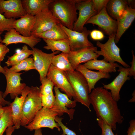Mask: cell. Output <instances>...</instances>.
I'll use <instances>...</instances> for the list:
<instances>
[{
	"label": "cell",
	"instance_id": "681fc988",
	"mask_svg": "<svg viewBox=\"0 0 135 135\" xmlns=\"http://www.w3.org/2000/svg\"><path fill=\"white\" fill-rule=\"evenodd\" d=\"M2 33L0 32V42H1L2 40V39L1 36V35Z\"/></svg>",
	"mask_w": 135,
	"mask_h": 135
},
{
	"label": "cell",
	"instance_id": "4dcf8cb0",
	"mask_svg": "<svg viewBox=\"0 0 135 135\" xmlns=\"http://www.w3.org/2000/svg\"><path fill=\"white\" fill-rule=\"evenodd\" d=\"M54 89L56 100L68 108H73L76 106V101L70 100L66 94L61 93L58 88L54 87Z\"/></svg>",
	"mask_w": 135,
	"mask_h": 135
},
{
	"label": "cell",
	"instance_id": "d6a6232c",
	"mask_svg": "<svg viewBox=\"0 0 135 135\" xmlns=\"http://www.w3.org/2000/svg\"><path fill=\"white\" fill-rule=\"evenodd\" d=\"M40 81L42 85L39 88L41 96L48 95L53 92L54 85L50 80L46 77Z\"/></svg>",
	"mask_w": 135,
	"mask_h": 135
},
{
	"label": "cell",
	"instance_id": "ffe728a7",
	"mask_svg": "<svg viewBox=\"0 0 135 135\" xmlns=\"http://www.w3.org/2000/svg\"><path fill=\"white\" fill-rule=\"evenodd\" d=\"M76 70L81 73L86 79L88 84L90 94L95 88V85L99 80L103 78L108 79L111 77L109 73L93 71L81 64L78 66Z\"/></svg>",
	"mask_w": 135,
	"mask_h": 135
},
{
	"label": "cell",
	"instance_id": "f35d334b",
	"mask_svg": "<svg viewBox=\"0 0 135 135\" xmlns=\"http://www.w3.org/2000/svg\"><path fill=\"white\" fill-rule=\"evenodd\" d=\"M91 38L95 40H101L104 39V36L101 31L97 30H94L90 33Z\"/></svg>",
	"mask_w": 135,
	"mask_h": 135
},
{
	"label": "cell",
	"instance_id": "7c38bea8",
	"mask_svg": "<svg viewBox=\"0 0 135 135\" xmlns=\"http://www.w3.org/2000/svg\"><path fill=\"white\" fill-rule=\"evenodd\" d=\"M76 6L79 11V15L73 30L81 32L88 20L98 13L93 8L92 0H80L76 3Z\"/></svg>",
	"mask_w": 135,
	"mask_h": 135
},
{
	"label": "cell",
	"instance_id": "7dc6e473",
	"mask_svg": "<svg viewBox=\"0 0 135 135\" xmlns=\"http://www.w3.org/2000/svg\"><path fill=\"white\" fill-rule=\"evenodd\" d=\"M4 112V109L2 106L0 105V118L3 115Z\"/></svg>",
	"mask_w": 135,
	"mask_h": 135
},
{
	"label": "cell",
	"instance_id": "8fae6325",
	"mask_svg": "<svg viewBox=\"0 0 135 135\" xmlns=\"http://www.w3.org/2000/svg\"><path fill=\"white\" fill-rule=\"evenodd\" d=\"M96 25L109 36L116 34L117 28V21L108 15L106 7L104 8L98 13L90 18L86 24Z\"/></svg>",
	"mask_w": 135,
	"mask_h": 135
},
{
	"label": "cell",
	"instance_id": "484cf974",
	"mask_svg": "<svg viewBox=\"0 0 135 135\" xmlns=\"http://www.w3.org/2000/svg\"><path fill=\"white\" fill-rule=\"evenodd\" d=\"M60 24L56 25L51 29L43 33L32 34L42 39L58 40L68 38L67 35L60 27Z\"/></svg>",
	"mask_w": 135,
	"mask_h": 135
},
{
	"label": "cell",
	"instance_id": "e575fe53",
	"mask_svg": "<svg viewBox=\"0 0 135 135\" xmlns=\"http://www.w3.org/2000/svg\"><path fill=\"white\" fill-rule=\"evenodd\" d=\"M56 100L53 92L46 96H41L42 103L43 107L50 109L53 106Z\"/></svg>",
	"mask_w": 135,
	"mask_h": 135
},
{
	"label": "cell",
	"instance_id": "7402d4cb",
	"mask_svg": "<svg viewBox=\"0 0 135 135\" xmlns=\"http://www.w3.org/2000/svg\"><path fill=\"white\" fill-rule=\"evenodd\" d=\"M22 6L26 14L35 16L49 8L53 0H22Z\"/></svg>",
	"mask_w": 135,
	"mask_h": 135
},
{
	"label": "cell",
	"instance_id": "ee69618b",
	"mask_svg": "<svg viewBox=\"0 0 135 135\" xmlns=\"http://www.w3.org/2000/svg\"><path fill=\"white\" fill-rule=\"evenodd\" d=\"M15 130L16 129L14 126L9 127L7 128L5 131L6 133V135H12Z\"/></svg>",
	"mask_w": 135,
	"mask_h": 135
},
{
	"label": "cell",
	"instance_id": "d6986e66",
	"mask_svg": "<svg viewBox=\"0 0 135 135\" xmlns=\"http://www.w3.org/2000/svg\"><path fill=\"white\" fill-rule=\"evenodd\" d=\"M135 18V10L128 6L123 14L117 19V28L115 41L118 43L120 38L130 27Z\"/></svg>",
	"mask_w": 135,
	"mask_h": 135
},
{
	"label": "cell",
	"instance_id": "7bdbcfd3",
	"mask_svg": "<svg viewBox=\"0 0 135 135\" xmlns=\"http://www.w3.org/2000/svg\"><path fill=\"white\" fill-rule=\"evenodd\" d=\"M3 93L0 90V105L4 106L10 105V102L6 100L3 97Z\"/></svg>",
	"mask_w": 135,
	"mask_h": 135
},
{
	"label": "cell",
	"instance_id": "7a4b0ae2",
	"mask_svg": "<svg viewBox=\"0 0 135 135\" xmlns=\"http://www.w3.org/2000/svg\"><path fill=\"white\" fill-rule=\"evenodd\" d=\"M80 0H53L49 8L60 23L73 30L78 19L76 5Z\"/></svg>",
	"mask_w": 135,
	"mask_h": 135
},
{
	"label": "cell",
	"instance_id": "8d00e7d4",
	"mask_svg": "<svg viewBox=\"0 0 135 135\" xmlns=\"http://www.w3.org/2000/svg\"><path fill=\"white\" fill-rule=\"evenodd\" d=\"M62 119V118L57 116L55 120L62 130L63 134L62 135H77L75 132L69 129L63 124Z\"/></svg>",
	"mask_w": 135,
	"mask_h": 135
},
{
	"label": "cell",
	"instance_id": "d4e9b609",
	"mask_svg": "<svg viewBox=\"0 0 135 135\" xmlns=\"http://www.w3.org/2000/svg\"><path fill=\"white\" fill-rule=\"evenodd\" d=\"M43 39L46 43V46L44 47L46 50H50L53 52L61 51L68 54L71 51L68 38L58 40Z\"/></svg>",
	"mask_w": 135,
	"mask_h": 135
},
{
	"label": "cell",
	"instance_id": "5bb4252c",
	"mask_svg": "<svg viewBox=\"0 0 135 135\" xmlns=\"http://www.w3.org/2000/svg\"><path fill=\"white\" fill-rule=\"evenodd\" d=\"M97 47L94 46L74 51H71L68 54V58L74 70L81 64L86 63L94 59H97L100 56L96 52Z\"/></svg>",
	"mask_w": 135,
	"mask_h": 135
},
{
	"label": "cell",
	"instance_id": "f546056e",
	"mask_svg": "<svg viewBox=\"0 0 135 135\" xmlns=\"http://www.w3.org/2000/svg\"><path fill=\"white\" fill-rule=\"evenodd\" d=\"M8 70L10 72H19L22 70L28 71L31 70H36L33 58H28L8 68Z\"/></svg>",
	"mask_w": 135,
	"mask_h": 135
},
{
	"label": "cell",
	"instance_id": "b9f144b4",
	"mask_svg": "<svg viewBox=\"0 0 135 135\" xmlns=\"http://www.w3.org/2000/svg\"><path fill=\"white\" fill-rule=\"evenodd\" d=\"M130 124V126L127 132V135H135V120H131Z\"/></svg>",
	"mask_w": 135,
	"mask_h": 135
},
{
	"label": "cell",
	"instance_id": "8992f818",
	"mask_svg": "<svg viewBox=\"0 0 135 135\" xmlns=\"http://www.w3.org/2000/svg\"><path fill=\"white\" fill-rule=\"evenodd\" d=\"M57 114L50 109L44 107L36 114L33 121L24 127L30 131L46 128L53 130L56 128L60 131V127L55 120Z\"/></svg>",
	"mask_w": 135,
	"mask_h": 135
},
{
	"label": "cell",
	"instance_id": "cb8c5ba5",
	"mask_svg": "<svg viewBox=\"0 0 135 135\" xmlns=\"http://www.w3.org/2000/svg\"><path fill=\"white\" fill-rule=\"evenodd\" d=\"M128 6L126 0H111L108 2L106 9L110 15L117 20L123 14Z\"/></svg>",
	"mask_w": 135,
	"mask_h": 135
},
{
	"label": "cell",
	"instance_id": "e0dca14e",
	"mask_svg": "<svg viewBox=\"0 0 135 135\" xmlns=\"http://www.w3.org/2000/svg\"><path fill=\"white\" fill-rule=\"evenodd\" d=\"M118 68V71L120 74L114 80L108 84H103V88L110 90L113 99L117 102L120 99V92L122 87L127 80L130 79L128 76L130 68H126L120 66Z\"/></svg>",
	"mask_w": 135,
	"mask_h": 135
},
{
	"label": "cell",
	"instance_id": "9c48e42d",
	"mask_svg": "<svg viewBox=\"0 0 135 135\" xmlns=\"http://www.w3.org/2000/svg\"><path fill=\"white\" fill-rule=\"evenodd\" d=\"M5 70L4 75L6 80V90L3 93V97L4 99L10 94L12 99L21 95L23 90L26 86L25 83L21 82V75L23 73L12 72H10L7 66L4 67Z\"/></svg>",
	"mask_w": 135,
	"mask_h": 135
},
{
	"label": "cell",
	"instance_id": "60d3db41",
	"mask_svg": "<svg viewBox=\"0 0 135 135\" xmlns=\"http://www.w3.org/2000/svg\"><path fill=\"white\" fill-rule=\"evenodd\" d=\"M132 62L130 63L131 64V66L130 68L128 73V76L130 77L133 76L134 78L135 79V56L134 55V51H132Z\"/></svg>",
	"mask_w": 135,
	"mask_h": 135
},
{
	"label": "cell",
	"instance_id": "3957f363",
	"mask_svg": "<svg viewBox=\"0 0 135 135\" xmlns=\"http://www.w3.org/2000/svg\"><path fill=\"white\" fill-rule=\"evenodd\" d=\"M42 107L40 88L32 86L24 102L21 126H24L32 122Z\"/></svg>",
	"mask_w": 135,
	"mask_h": 135
},
{
	"label": "cell",
	"instance_id": "d590c367",
	"mask_svg": "<svg viewBox=\"0 0 135 135\" xmlns=\"http://www.w3.org/2000/svg\"><path fill=\"white\" fill-rule=\"evenodd\" d=\"M96 120L102 130L101 135H118L117 134H115L113 133L111 127L102 119L98 118Z\"/></svg>",
	"mask_w": 135,
	"mask_h": 135
},
{
	"label": "cell",
	"instance_id": "1f68e13d",
	"mask_svg": "<svg viewBox=\"0 0 135 135\" xmlns=\"http://www.w3.org/2000/svg\"><path fill=\"white\" fill-rule=\"evenodd\" d=\"M50 109L56 113L59 117L62 116L64 113L67 114L70 120L73 119L75 111V110L72 108L68 109L56 100L52 107Z\"/></svg>",
	"mask_w": 135,
	"mask_h": 135
},
{
	"label": "cell",
	"instance_id": "4fadbf2b",
	"mask_svg": "<svg viewBox=\"0 0 135 135\" xmlns=\"http://www.w3.org/2000/svg\"><path fill=\"white\" fill-rule=\"evenodd\" d=\"M35 23L32 34H41L47 31L60 23L53 15L49 8L35 16Z\"/></svg>",
	"mask_w": 135,
	"mask_h": 135
},
{
	"label": "cell",
	"instance_id": "f6af8a7d",
	"mask_svg": "<svg viewBox=\"0 0 135 135\" xmlns=\"http://www.w3.org/2000/svg\"><path fill=\"white\" fill-rule=\"evenodd\" d=\"M34 135H43L42 134V129H40L35 130Z\"/></svg>",
	"mask_w": 135,
	"mask_h": 135
},
{
	"label": "cell",
	"instance_id": "ba28073f",
	"mask_svg": "<svg viewBox=\"0 0 135 135\" xmlns=\"http://www.w3.org/2000/svg\"><path fill=\"white\" fill-rule=\"evenodd\" d=\"M60 25L67 35L71 51L94 46L88 38L91 31L88 30L86 27H84L82 32H79L69 29L60 23Z\"/></svg>",
	"mask_w": 135,
	"mask_h": 135
},
{
	"label": "cell",
	"instance_id": "f1b7e54d",
	"mask_svg": "<svg viewBox=\"0 0 135 135\" xmlns=\"http://www.w3.org/2000/svg\"><path fill=\"white\" fill-rule=\"evenodd\" d=\"M3 108L4 112L0 118V135H3L8 127L14 126L10 106L9 105Z\"/></svg>",
	"mask_w": 135,
	"mask_h": 135
},
{
	"label": "cell",
	"instance_id": "836d02e7",
	"mask_svg": "<svg viewBox=\"0 0 135 135\" xmlns=\"http://www.w3.org/2000/svg\"><path fill=\"white\" fill-rule=\"evenodd\" d=\"M16 20L14 18L7 19L0 13V32H7L13 28L14 23Z\"/></svg>",
	"mask_w": 135,
	"mask_h": 135
},
{
	"label": "cell",
	"instance_id": "52a82bcc",
	"mask_svg": "<svg viewBox=\"0 0 135 135\" xmlns=\"http://www.w3.org/2000/svg\"><path fill=\"white\" fill-rule=\"evenodd\" d=\"M46 77L52 82L54 87L64 92L70 100L73 98L76 101V94L64 72L56 68L52 64Z\"/></svg>",
	"mask_w": 135,
	"mask_h": 135
},
{
	"label": "cell",
	"instance_id": "603a6c76",
	"mask_svg": "<svg viewBox=\"0 0 135 135\" xmlns=\"http://www.w3.org/2000/svg\"><path fill=\"white\" fill-rule=\"evenodd\" d=\"M83 65L90 70H97L106 73L116 72V68L120 66L117 63L107 62L104 59L102 60H92L85 63Z\"/></svg>",
	"mask_w": 135,
	"mask_h": 135
},
{
	"label": "cell",
	"instance_id": "44dd1931",
	"mask_svg": "<svg viewBox=\"0 0 135 135\" xmlns=\"http://www.w3.org/2000/svg\"><path fill=\"white\" fill-rule=\"evenodd\" d=\"M35 21V16L26 14L15 20L13 28L23 36L29 37L32 35V31Z\"/></svg>",
	"mask_w": 135,
	"mask_h": 135
},
{
	"label": "cell",
	"instance_id": "83f0119b",
	"mask_svg": "<svg viewBox=\"0 0 135 135\" xmlns=\"http://www.w3.org/2000/svg\"><path fill=\"white\" fill-rule=\"evenodd\" d=\"M32 54V51L29 50L26 45H24L22 50L10 56H8V59L6 64L7 66H14L28 58Z\"/></svg>",
	"mask_w": 135,
	"mask_h": 135
},
{
	"label": "cell",
	"instance_id": "277c9868",
	"mask_svg": "<svg viewBox=\"0 0 135 135\" xmlns=\"http://www.w3.org/2000/svg\"><path fill=\"white\" fill-rule=\"evenodd\" d=\"M64 72L76 94V102L87 107L91 112L89 88L84 77L81 73L76 70Z\"/></svg>",
	"mask_w": 135,
	"mask_h": 135
},
{
	"label": "cell",
	"instance_id": "30bf717a",
	"mask_svg": "<svg viewBox=\"0 0 135 135\" xmlns=\"http://www.w3.org/2000/svg\"><path fill=\"white\" fill-rule=\"evenodd\" d=\"M32 49L34 67L36 70L39 74L40 80L46 77L48 70L52 64L53 57L56 54L60 53V52L57 51L48 54L37 48H34Z\"/></svg>",
	"mask_w": 135,
	"mask_h": 135
},
{
	"label": "cell",
	"instance_id": "9a60e30c",
	"mask_svg": "<svg viewBox=\"0 0 135 135\" xmlns=\"http://www.w3.org/2000/svg\"><path fill=\"white\" fill-rule=\"evenodd\" d=\"M41 40V38L33 34H32L29 37L23 36L17 32L15 29L12 28L5 32L4 38L1 42L7 46L13 44H24L32 48Z\"/></svg>",
	"mask_w": 135,
	"mask_h": 135
},
{
	"label": "cell",
	"instance_id": "ab89813d",
	"mask_svg": "<svg viewBox=\"0 0 135 135\" xmlns=\"http://www.w3.org/2000/svg\"><path fill=\"white\" fill-rule=\"evenodd\" d=\"M10 50L7 46L0 42V64L3 61L6 54L9 52Z\"/></svg>",
	"mask_w": 135,
	"mask_h": 135
},
{
	"label": "cell",
	"instance_id": "6da1fadb",
	"mask_svg": "<svg viewBox=\"0 0 135 135\" xmlns=\"http://www.w3.org/2000/svg\"><path fill=\"white\" fill-rule=\"evenodd\" d=\"M89 97L98 118L102 119L115 130L117 124H122L124 118L110 92L103 87H97L92 91Z\"/></svg>",
	"mask_w": 135,
	"mask_h": 135
},
{
	"label": "cell",
	"instance_id": "4316f807",
	"mask_svg": "<svg viewBox=\"0 0 135 135\" xmlns=\"http://www.w3.org/2000/svg\"><path fill=\"white\" fill-rule=\"evenodd\" d=\"M52 64L56 68L64 72L74 70L68 60V54L63 52L54 56Z\"/></svg>",
	"mask_w": 135,
	"mask_h": 135
},
{
	"label": "cell",
	"instance_id": "2e32d148",
	"mask_svg": "<svg viewBox=\"0 0 135 135\" xmlns=\"http://www.w3.org/2000/svg\"><path fill=\"white\" fill-rule=\"evenodd\" d=\"M0 13L8 19L21 18L26 14L21 0H0Z\"/></svg>",
	"mask_w": 135,
	"mask_h": 135
},
{
	"label": "cell",
	"instance_id": "c3c4849f",
	"mask_svg": "<svg viewBox=\"0 0 135 135\" xmlns=\"http://www.w3.org/2000/svg\"><path fill=\"white\" fill-rule=\"evenodd\" d=\"M5 72V70L4 67H2L0 64V73L3 74H4Z\"/></svg>",
	"mask_w": 135,
	"mask_h": 135
},
{
	"label": "cell",
	"instance_id": "bcb514c9",
	"mask_svg": "<svg viewBox=\"0 0 135 135\" xmlns=\"http://www.w3.org/2000/svg\"><path fill=\"white\" fill-rule=\"evenodd\" d=\"M132 98L129 101V102H135V90L133 92L132 94Z\"/></svg>",
	"mask_w": 135,
	"mask_h": 135
},
{
	"label": "cell",
	"instance_id": "ac0fdd59",
	"mask_svg": "<svg viewBox=\"0 0 135 135\" xmlns=\"http://www.w3.org/2000/svg\"><path fill=\"white\" fill-rule=\"evenodd\" d=\"M30 90V88L26 86L23 90L20 97H16L14 102L10 104L12 109L14 125L16 129H19L21 126L24 102Z\"/></svg>",
	"mask_w": 135,
	"mask_h": 135
},
{
	"label": "cell",
	"instance_id": "5b68a950",
	"mask_svg": "<svg viewBox=\"0 0 135 135\" xmlns=\"http://www.w3.org/2000/svg\"><path fill=\"white\" fill-rule=\"evenodd\" d=\"M116 34L109 36L108 41L102 44L99 41L96 44L97 46L100 48V50H97L96 53L104 57V60L110 63L116 62L121 64L126 68H130V66L126 63L121 58L120 49L116 46L115 41Z\"/></svg>",
	"mask_w": 135,
	"mask_h": 135
},
{
	"label": "cell",
	"instance_id": "74e56055",
	"mask_svg": "<svg viewBox=\"0 0 135 135\" xmlns=\"http://www.w3.org/2000/svg\"><path fill=\"white\" fill-rule=\"evenodd\" d=\"M109 1V0H92L93 8L98 13L104 8L106 7Z\"/></svg>",
	"mask_w": 135,
	"mask_h": 135
}]
</instances>
